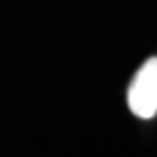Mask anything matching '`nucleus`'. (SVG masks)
<instances>
[{"instance_id": "obj_1", "label": "nucleus", "mask_w": 157, "mask_h": 157, "mask_svg": "<svg viewBox=\"0 0 157 157\" xmlns=\"http://www.w3.org/2000/svg\"><path fill=\"white\" fill-rule=\"evenodd\" d=\"M128 108L140 119L157 114V56L144 61L128 87Z\"/></svg>"}]
</instances>
